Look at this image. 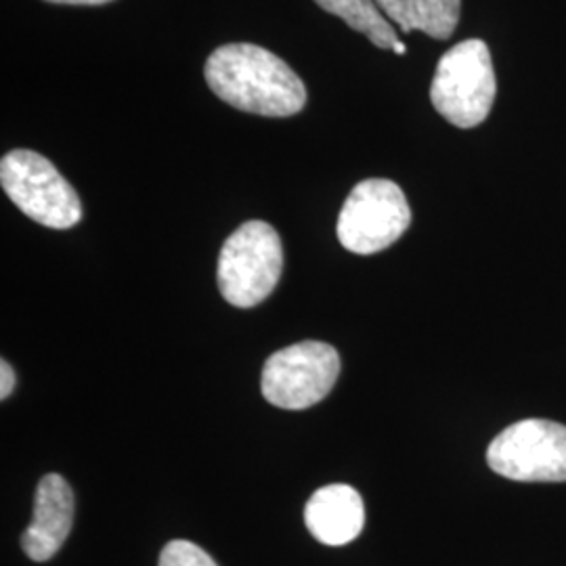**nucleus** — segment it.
<instances>
[{
  "label": "nucleus",
  "mask_w": 566,
  "mask_h": 566,
  "mask_svg": "<svg viewBox=\"0 0 566 566\" xmlns=\"http://www.w3.org/2000/svg\"><path fill=\"white\" fill-rule=\"evenodd\" d=\"M324 11L346 21L355 32H361L378 49H392L399 36L388 23L376 0H315Z\"/></svg>",
  "instance_id": "obj_11"
},
{
  "label": "nucleus",
  "mask_w": 566,
  "mask_h": 566,
  "mask_svg": "<svg viewBox=\"0 0 566 566\" xmlns=\"http://www.w3.org/2000/svg\"><path fill=\"white\" fill-rule=\"evenodd\" d=\"M15 388V371L4 359L0 361V399H9Z\"/></svg>",
  "instance_id": "obj_13"
},
{
  "label": "nucleus",
  "mask_w": 566,
  "mask_h": 566,
  "mask_svg": "<svg viewBox=\"0 0 566 566\" xmlns=\"http://www.w3.org/2000/svg\"><path fill=\"white\" fill-rule=\"evenodd\" d=\"M74 525V493L72 486L60 474L42 476L32 523L21 535V547L34 563L51 560L65 544Z\"/></svg>",
  "instance_id": "obj_8"
},
{
  "label": "nucleus",
  "mask_w": 566,
  "mask_h": 566,
  "mask_svg": "<svg viewBox=\"0 0 566 566\" xmlns=\"http://www.w3.org/2000/svg\"><path fill=\"white\" fill-rule=\"evenodd\" d=\"M304 523L319 544L346 546L364 531V500L350 485L322 486L304 507Z\"/></svg>",
  "instance_id": "obj_9"
},
{
  "label": "nucleus",
  "mask_w": 566,
  "mask_h": 566,
  "mask_svg": "<svg viewBox=\"0 0 566 566\" xmlns=\"http://www.w3.org/2000/svg\"><path fill=\"white\" fill-rule=\"evenodd\" d=\"M46 2H55V4H105L112 0H46Z\"/></svg>",
  "instance_id": "obj_14"
},
{
  "label": "nucleus",
  "mask_w": 566,
  "mask_h": 566,
  "mask_svg": "<svg viewBox=\"0 0 566 566\" xmlns=\"http://www.w3.org/2000/svg\"><path fill=\"white\" fill-rule=\"evenodd\" d=\"M340 376V355L319 340L285 346L263 367L264 399L280 409H308L324 401Z\"/></svg>",
  "instance_id": "obj_6"
},
{
  "label": "nucleus",
  "mask_w": 566,
  "mask_h": 566,
  "mask_svg": "<svg viewBox=\"0 0 566 566\" xmlns=\"http://www.w3.org/2000/svg\"><path fill=\"white\" fill-rule=\"evenodd\" d=\"M376 4L403 34L420 30L437 41L451 39L462 13V0H376Z\"/></svg>",
  "instance_id": "obj_10"
},
{
  "label": "nucleus",
  "mask_w": 566,
  "mask_h": 566,
  "mask_svg": "<svg viewBox=\"0 0 566 566\" xmlns=\"http://www.w3.org/2000/svg\"><path fill=\"white\" fill-rule=\"evenodd\" d=\"M392 51L397 53V55H405V44L403 42L399 41L395 46H392Z\"/></svg>",
  "instance_id": "obj_15"
},
{
  "label": "nucleus",
  "mask_w": 566,
  "mask_h": 566,
  "mask_svg": "<svg viewBox=\"0 0 566 566\" xmlns=\"http://www.w3.org/2000/svg\"><path fill=\"white\" fill-rule=\"evenodd\" d=\"M282 240L277 231L264 221H248L223 243L217 282L227 303L252 308L269 298L282 277Z\"/></svg>",
  "instance_id": "obj_3"
},
{
  "label": "nucleus",
  "mask_w": 566,
  "mask_h": 566,
  "mask_svg": "<svg viewBox=\"0 0 566 566\" xmlns=\"http://www.w3.org/2000/svg\"><path fill=\"white\" fill-rule=\"evenodd\" d=\"M160 566H219L208 552L202 547L185 542V539H175L160 554Z\"/></svg>",
  "instance_id": "obj_12"
},
{
  "label": "nucleus",
  "mask_w": 566,
  "mask_h": 566,
  "mask_svg": "<svg viewBox=\"0 0 566 566\" xmlns=\"http://www.w3.org/2000/svg\"><path fill=\"white\" fill-rule=\"evenodd\" d=\"M0 185L9 200L36 223L49 229H70L81 223L78 193L36 151H9L0 163Z\"/></svg>",
  "instance_id": "obj_4"
},
{
  "label": "nucleus",
  "mask_w": 566,
  "mask_h": 566,
  "mask_svg": "<svg viewBox=\"0 0 566 566\" xmlns=\"http://www.w3.org/2000/svg\"><path fill=\"white\" fill-rule=\"evenodd\" d=\"M497 95L493 61L485 42L479 39L451 46L439 60L430 102L458 128L483 124Z\"/></svg>",
  "instance_id": "obj_2"
},
{
  "label": "nucleus",
  "mask_w": 566,
  "mask_h": 566,
  "mask_svg": "<svg viewBox=\"0 0 566 566\" xmlns=\"http://www.w3.org/2000/svg\"><path fill=\"white\" fill-rule=\"evenodd\" d=\"M486 464L518 483H566V426L552 420L507 426L486 449Z\"/></svg>",
  "instance_id": "obj_7"
},
{
  "label": "nucleus",
  "mask_w": 566,
  "mask_h": 566,
  "mask_svg": "<svg viewBox=\"0 0 566 566\" xmlns=\"http://www.w3.org/2000/svg\"><path fill=\"white\" fill-rule=\"evenodd\" d=\"M206 82L221 102L248 114L287 118L306 103L301 76L263 46L233 42L206 61Z\"/></svg>",
  "instance_id": "obj_1"
},
{
  "label": "nucleus",
  "mask_w": 566,
  "mask_h": 566,
  "mask_svg": "<svg viewBox=\"0 0 566 566\" xmlns=\"http://www.w3.org/2000/svg\"><path fill=\"white\" fill-rule=\"evenodd\" d=\"M411 224L403 189L388 179L353 187L338 217V240L353 254H376L397 242Z\"/></svg>",
  "instance_id": "obj_5"
}]
</instances>
